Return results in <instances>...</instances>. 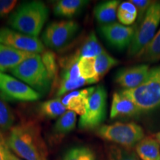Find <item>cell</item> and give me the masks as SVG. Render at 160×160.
Returning a JSON list of instances; mask_svg holds the SVG:
<instances>
[{"label":"cell","instance_id":"cell-1","mask_svg":"<svg viewBox=\"0 0 160 160\" xmlns=\"http://www.w3.org/2000/svg\"><path fill=\"white\" fill-rule=\"evenodd\" d=\"M9 148L25 160H48V151L41 133V128L34 121H25L13 126L6 139Z\"/></svg>","mask_w":160,"mask_h":160},{"label":"cell","instance_id":"cell-2","mask_svg":"<svg viewBox=\"0 0 160 160\" xmlns=\"http://www.w3.org/2000/svg\"><path fill=\"white\" fill-rule=\"evenodd\" d=\"M48 17V9L42 2H27L11 13L8 24L16 31L38 38Z\"/></svg>","mask_w":160,"mask_h":160},{"label":"cell","instance_id":"cell-3","mask_svg":"<svg viewBox=\"0 0 160 160\" xmlns=\"http://www.w3.org/2000/svg\"><path fill=\"white\" fill-rule=\"evenodd\" d=\"M123 95L129 98L143 112L160 108V65L150 68L145 82L133 89H122Z\"/></svg>","mask_w":160,"mask_h":160},{"label":"cell","instance_id":"cell-4","mask_svg":"<svg viewBox=\"0 0 160 160\" xmlns=\"http://www.w3.org/2000/svg\"><path fill=\"white\" fill-rule=\"evenodd\" d=\"M9 71L13 77L25 83L40 94H45L51 87V81L42 61L41 55L39 53H33Z\"/></svg>","mask_w":160,"mask_h":160},{"label":"cell","instance_id":"cell-5","mask_svg":"<svg viewBox=\"0 0 160 160\" xmlns=\"http://www.w3.org/2000/svg\"><path fill=\"white\" fill-rule=\"evenodd\" d=\"M98 137L122 147L131 148L145 138L141 126L135 122H117L111 125H102L96 131Z\"/></svg>","mask_w":160,"mask_h":160},{"label":"cell","instance_id":"cell-6","mask_svg":"<svg viewBox=\"0 0 160 160\" xmlns=\"http://www.w3.org/2000/svg\"><path fill=\"white\" fill-rule=\"evenodd\" d=\"M160 23V1H154L136 27L135 34L128 49L130 57H137L153 39Z\"/></svg>","mask_w":160,"mask_h":160},{"label":"cell","instance_id":"cell-7","mask_svg":"<svg viewBox=\"0 0 160 160\" xmlns=\"http://www.w3.org/2000/svg\"><path fill=\"white\" fill-rule=\"evenodd\" d=\"M107 112V91L103 85H98L90 95L85 114L80 117L79 128L82 130L98 128L103 122Z\"/></svg>","mask_w":160,"mask_h":160},{"label":"cell","instance_id":"cell-8","mask_svg":"<svg viewBox=\"0 0 160 160\" xmlns=\"http://www.w3.org/2000/svg\"><path fill=\"white\" fill-rule=\"evenodd\" d=\"M79 30V24L73 20L53 22L44 31L42 35V42L49 48L59 51L71 42Z\"/></svg>","mask_w":160,"mask_h":160},{"label":"cell","instance_id":"cell-9","mask_svg":"<svg viewBox=\"0 0 160 160\" xmlns=\"http://www.w3.org/2000/svg\"><path fill=\"white\" fill-rule=\"evenodd\" d=\"M25 83L13 76L0 72V97L6 102H33L41 98Z\"/></svg>","mask_w":160,"mask_h":160},{"label":"cell","instance_id":"cell-10","mask_svg":"<svg viewBox=\"0 0 160 160\" xmlns=\"http://www.w3.org/2000/svg\"><path fill=\"white\" fill-rule=\"evenodd\" d=\"M0 43L18 51L31 53H42L45 45L37 37L25 35L8 28H0Z\"/></svg>","mask_w":160,"mask_h":160},{"label":"cell","instance_id":"cell-11","mask_svg":"<svg viewBox=\"0 0 160 160\" xmlns=\"http://www.w3.org/2000/svg\"><path fill=\"white\" fill-rule=\"evenodd\" d=\"M135 31L134 26H125L117 22L100 27V32L108 43L119 51L128 48L134 37Z\"/></svg>","mask_w":160,"mask_h":160},{"label":"cell","instance_id":"cell-12","mask_svg":"<svg viewBox=\"0 0 160 160\" xmlns=\"http://www.w3.org/2000/svg\"><path fill=\"white\" fill-rule=\"evenodd\" d=\"M149 71V65L147 64L123 68L116 73L114 80L124 89L136 88L145 82Z\"/></svg>","mask_w":160,"mask_h":160},{"label":"cell","instance_id":"cell-13","mask_svg":"<svg viewBox=\"0 0 160 160\" xmlns=\"http://www.w3.org/2000/svg\"><path fill=\"white\" fill-rule=\"evenodd\" d=\"M142 113V111L139 108L120 91L115 92L113 94L110 111L111 119L136 117Z\"/></svg>","mask_w":160,"mask_h":160},{"label":"cell","instance_id":"cell-14","mask_svg":"<svg viewBox=\"0 0 160 160\" xmlns=\"http://www.w3.org/2000/svg\"><path fill=\"white\" fill-rule=\"evenodd\" d=\"M96 87H89L82 90H76L62 98L63 105L68 111H73L82 117L85 114L90 95Z\"/></svg>","mask_w":160,"mask_h":160},{"label":"cell","instance_id":"cell-15","mask_svg":"<svg viewBox=\"0 0 160 160\" xmlns=\"http://www.w3.org/2000/svg\"><path fill=\"white\" fill-rule=\"evenodd\" d=\"M33 54L18 51L0 43V72L9 71Z\"/></svg>","mask_w":160,"mask_h":160},{"label":"cell","instance_id":"cell-16","mask_svg":"<svg viewBox=\"0 0 160 160\" xmlns=\"http://www.w3.org/2000/svg\"><path fill=\"white\" fill-rule=\"evenodd\" d=\"M119 5L120 1L118 0H108L98 4L93 11L95 19L101 25L116 22Z\"/></svg>","mask_w":160,"mask_h":160},{"label":"cell","instance_id":"cell-17","mask_svg":"<svg viewBox=\"0 0 160 160\" xmlns=\"http://www.w3.org/2000/svg\"><path fill=\"white\" fill-rule=\"evenodd\" d=\"M135 150L142 160H160V145L155 137H145L135 146Z\"/></svg>","mask_w":160,"mask_h":160},{"label":"cell","instance_id":"cell-18","mask_svg":"<svg viewBox=\"0 0 160 160\" xmlns=\"http://www.w3.org/2000/svg\"><path fill=\"white\" fill-rule=\"evenodd\" d=\"M88 3L85 0H59L55 4L53 12L57 17L71 18L79 13Z\"/></svg>","mask_w":160,"mask_h":160},{"label":"cell","instance_id":"cell-19","mask_svg":"<svg viewBox=\"0 0 160 160\" xmlns=\"http://www.w3.org/2000/svg\"><path fill=\"white\" fill-rule=\"evenodd\" d=\"M68 110L62 102L61 97L49 99L39 105L38 112L41 117L48 119H56L63 115Z\"/></svg>","mask_w":160,"mask_h":160},{"label":"cell","instance_id":"cell-20","mask_svg":"<svg viewBox=\"0 0 160 160\" xmlns=\"http://www.w3.org/2000/svg\"><path fill=\"white\" fill-rule=\"evenodd\" d=\"M77 124V113L68 111L58 118L53 126V132L57 135H65L74 130Z\"/></svg>","mask_w":160,"mask_h":160},{"label":"cell","instance_id":"cell-21","mask_svg":"<svg viewBox=\"0 0 160 160\" xmlns=\"http://www.w3.org/2000/svg\"><path fill=\"white\" fill-rule=\"evenodd\" d=\"M137 57L144 62H153L160 59V28Z\"/></svg>","mask_w":160,"mask_h":160},{"label":"cell","instance_id":"cell-22","mask_svg":"<svg viewBox=\"0 0 160 160\" xmlns=\"http://www.w3.org/2000/svg\"><path fill=\"white\" fill-rule=\"evenodd\" d=\"M118 64H119V60L115 59L105 51L96 57L95 68L99 80L101 79L112 68L115 67Z\"/></svg>","mask_w":160,"mask_h":160},{"label":"cell","instance_id":"cell-23","mask_svg":"<svg viewBox=\"0 0 160 160\" xmlns=\"http://www.w3.org/2000/svg\"><path fill=\"white\" fill-rule=\"evenodd\" d=\"M81 77L88 82L89 85L99 82L95 68V58L82 57L78 62Z\"/></svg>","mask_w":160,"mask_h":160},{"label":"cell","instance_id":"cell-24","mask_svg":"<svg viewBox=\"0 0 160 160\" xmlns=\"http://www.w3.org/2000/svg\"><path fill=\"white\" fill-rule=\"evenodd\" d=\"M107 160H142L131 148L117 145H110L107 149Z\"/></svg>","mask_w":160,"mask_h":160},{"label":"cell","instance_id":"cell-25","mask_svg":"<svg viewBox=\"0 0 160 160\" xmlns=\"http://www.w3.org/2000/svg\"><path fill=\"white\" fill-rule=\"evenodd\" d=\"M62 160H96V155L89 147L75 146L65 152Z\"/></svg>","mask_w":160,"mask_h":160},{"label":"cell","instance_id":"cell-26","mask_svg":"<svg viewBox=\"0 0 160 160\" xmlns=\"http://www.w3.org/2000/svg\"><path fill=\"white\" fill-rule=\"evenodd\" d=\"M41 57L52 85H54L57 83L58 71L57 56L52 51H45L42 53Z\"/></svg>","mask_w":160,"mask_h":160},{"label":"cell","instance_id":"cell-27","mask_svg":"<svg viewBox=\"0 0 160 160\" xmlns=\"http://www.w3.org/2000/svg\"><path fill=\"white\" fill-rule=\"evenodd\" d=\"M14 115L7 102L0 97V131H7L13 127Z\"/></svg>","mask_w":160,"mask_h":160},{"label":"cell","instance_id":"cell-28","mask_svg":"<svg viewBox=\"0 0 160 160\" xmlns=\"http://www.w3.org/2000/svg\"><path fill=\"white\" fill-rule=\"evenodd\" d=\"M85 85H89V83L87 80L83 79L82 77H81L78 80H75V81L60 79L59 86H58L56 93H57L58 97H60L65 95V93L68 94L70 92L76 91L77 89Z\"/></svg>","mask_w":160,"mask_h":160},{"label":"cell","instance_id":"cell-29","mask_svg":"<svg viewBox=\"0 0 160 160\" xmlns=\"http://www.w3.org/2000/svg\"><path fill=\"white\" fill-rule=\"evenodd\" d=\"M130 2L133 3L137 8L138 11V22L139 23L143 19L146 12L148 11V10L153 2V1H150V0H131Z\"/></svg>","mask_w":160,"mask_h":160},{"label":"cell","instance_id":"cell-30","mask_svg":"<svg viewBox=\"0 0 160 160\" xmlns=\"http://www.w3.org/2000/svg\"><path fill=\"white\" fill-rule=\"evenodd\" d=\"M80 75L79 68H78V63L73 64L71 67L68 68L66 69H63L62 73L61 75V79L71 80V81H75L81 78Z\"/></svg>","mask_w":160,"mask_h":160},{"label":"cell","instance_id":"cell-31","mask_svg":"<svg viewBox=\"0 0 160 160\" xmlns=\"http://www.w3.org/2000/svg\"><path fill=\"white\" fill-rule=\"evenodd\" d=\"M117 19L122 25L129 26L134 23L136 19H137V16L126 11H124L122 9L118 8Z\"/></svg>","mask_w":160,"mask_h":160},{"label":"cell","instance_id":"cell-32","mask_svg":"<svg viewBox=\"0 0 160 160\" xmlns=\"http://www.w3.org/2000/svg\"><path fill=\"white\" fill-rule=\"evenodd\" d=\"M17 4V0H0V19L8 15Z\"/></svg>","mask_w":160,"mask_h":160},{"label":"cell","instance_id":"cell-33","mask_svg":"<svg viewBox=\"0 0 160 160\" xmlns=\"http://www.w3.org/2000/svg\"><path fill=\"white\" fill-rule=\"evenodd\" d=\"M10 150L5 138H0V160H10Z\"/></svg>","mask_w":160,"mask_h":160},{"label":"cell","instance_id":"cell-34","mask_svg":"<svg viewBox=\"0 0 160 160\" xmlns=\"http://www.w3.org/2000/svg\"><path fill=\"white\" fill-rule=\"evenodd\" d=\"M10 160H25V159H20L19 157H17V155H15L14 153L11 151V152H10Z\"/></svg>","mask_w":160,"mask_h":160},{"label":"cell","instance_id":"cell-35","mask_svg":"<svg viewBox=\"0 0 160 160\" xmlns=\"http://www.w3.org/2000/svg\"><path fill=\"white\" fill-rule=\"evenodd\" d=\"M155 138H156V139L158 141V142L159 143V145H160V131L155 135Z\"/></svg>","mask_w":160,"mask_h":160},{"label":"cell","instance_id":"cell-36","mask_svg":"<svg viewBox=\"0 0 160 160\" xmlns=\"http://www.w3.org/2000/svg\"><path fill=\"white\" fill-rule=\"evenodd\" d=\"M2 137H3V135H2V132L0 131V138H2Z\"/></svg>","mask_w":160,"mask_h":160}]
</instances>
